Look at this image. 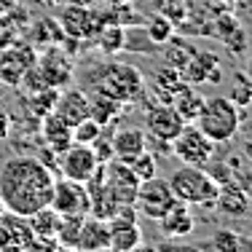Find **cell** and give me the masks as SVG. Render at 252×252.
Listing matches in <instances>:
<instances>
[{"mask_svg": "<svg viewBox=\"0 0 252 252\" xmlns=\"http://www.w3.org/2000/svg\"><path fill=\"white\" fill-rule=\"evenodd\" d=\"M158 231L164 233L166 239H183V236H190L196 231V218L190 212V204L185 201H172V207L161 215L158 220Z\"/></svg>", "mask_w": 252, "mask_h": 252, "instance_id": "5bb4252c", "label": "cell"}, {"mask_svg": "<svg viewBox=\"0 0 252 252\" xmlns=\"http://www.w3.org/2000/svg\"><path fill=\"white\" fill-rule=\"evenodd\" d=\"M35 62H38V51L32 49V43H14L11 49H3L0 51V81L19 86L22 75Z\"/></svg>", "mask_w": 252, "mask_h": 252, "instance_id": "8fae6325", "label": "cell"}, {"mask_svg": "<svg viewBox=\"0 0 252 252\" xmlns=\"http://www.w3.org/2000/svg\"><path fill=\"white\" fill-rule=\"evenodd\" d=\"M35 64H38L40 75L46 78V83H49L51 89H64L70 81H73V75H75L73 59L59 49V46L43 49V57H38Z\"/></svg>", "mask_w": 252, "mask_h": 252, "instance_id": "7c38bea8", "label": "cell"}, {"mask_svg": "<svg viewBox=\"0 0 252 252\" xmlns=\"http://www.w3.org/2000/svg\"><path fill=\"white\" fill-rule=\"evenodd\" d=\"M121 113H124V105L118 99L105 97V94H97V92H94V97H89V116H92L99 126L118 121Z\"/></svg>", "mask_w": 252, "mask_h": 252, "instance_id": "cb8c5ba5", "label": "cell"}, {"mask_svg": "<svg viewBox=\"0 0 252 252\" xmlns=\"http://www.w3.org/2000/svg\"><path fill=\"white\" fill-rule=\"evenodd\" d=\"M166 49H164V64L166 67H172V70H180L183 73L185 67H188V62H190V57H193V49L190 46H185V43H180V40H166Z\"/></svg>", "mask_w": 252, "mask_h": 252, "instance_id": "4316f807", "label": "cell"}, {"mask_svg": "<svg viewBox=\"0 0 252 252\" xmlns=\"http://www.w3.org/2000/svg\"><path fill=\"white\" fill-rule=\"evenodd\" d=\"M59 25H62L64 35L67 38H75V40H86V38H94L99 32V16L89 8H81V5H70V8L62 11L59 16Z\"/></svg>", "mask_w": 252, "mask_h": 252, "instance_id": "9a60e30c", "label": "cell"}, {"mask_svg": "<svg viewBox=\"0 0 252 252\" xmlns=\"http://www.w3.org/2000/svg\"><path fill=\"white\" fill-rule=\"evenodd\" d=\"M126 252H161L158 247H156V244H137V247H131V250H126Z\"/></svg>", "mask_w": 252, "mask_h": 252, "instance_id": "f35d334b", "label": "cell"}, {"mask_svg": "<svg viewBox=\"0 0 252 252\" xmlns=\"http://www.w3.org/2000/svg\"><path fill=\"white\" fill-rule=\"evenodd\" d=\"M183 126H185L183 116H180L169 102H156V105H151L145 113V129L156 142L169 145L180 131H183Z\"/></svg>", "mask_w": 252, "mask_h": 252, "instance_id": "30bf717a", "label": "cell"}, {"mask_svg": "<svg viewBox=\"0 0 252 252\" xmlns=\"http://www.w3.org/2000/svg\"><path fill=\"white\" fill-rule=\"evenodd\" d=\"M212 250L215 252H247V239L236 233L233 228H218L212 233Z\"/></svg>", "mask_w": 252, "mask_h": 252, "instance_id": "484cf974", "label": "cell"}, {"mask_svg": "<svg viewBox=\"0 0 252 252\" xmlns=\"http://www.w3.org/2000/svg\"><path fill=\"white\" fill-rule=\"evenodd\" d=\"M0 89H3V81H0Z\"/></svg>", "mask_w": 252, "mask_h": 252, "instance_id": "b9f144b4", "label": "cell"}, {"mask_svg": "<svg viewBox=\"0 0 252 252\" xmlns=\"http://www.w3.org/2000/svg\"><path fill=\"white\" fill-rule=\"evenodd\" d=\"M35 236L27 225V218L5 212L0 215V252H27L32 250Z\"/></svg>", "mask_w": 252, "mask_h": 252, "instance_id": "4fadbf2b", "label": "cell"}, {"mask_svg": "<svg viewBox=\"0 0 252 252\" xmlns=\"http://www.w3.org/2000/svg\"><path fill=\"white\" fill-rule=\"evenodd\" d=\"M183 78L185 83H190V86H196V83L207 81V83H220L223 81V67H220V59L215 57V54L209 51H196L193 57H190L188 67L183 70Z\"/></svg>", "mask_w": 252, "mask_h": 252, "instance_id": "e0dca14e", "label": "cell"}, {"mask_svg": "<svg viewBox=\"0 0 252 252\" xmlns=\"http://www.w3.org/2000/svg\"><path fill=\"white\" fill-rule=\"evenodd\" d=\"M172 201H175V193H172L169 183L161 180L158 175L151 177V180H142L140 188H137V196H134L137 212L151 218V220H158L161 215L172 207Z\"/></svg>", "mask_w": 252, "mask_h": 252, "instance_id": "52a82bcc", "label": "cell"}, {"mask_svg": "<svg viewBox=\"0 0 252 252\" xmlns=\"http://www.w3.org/2000/svg\"><path fill=\"white\" fill-rule=\"evenodd\" d=\"M54 113H57L62 121H67L70 126H75L78 121L89 118V94L81 92V89H67V92L57 94Z\"/></svg>", "mask_w": 252, "mask_h": 252, "instance_id": "ffe728a7", "label": "cell"}, {"mask_svg": "<svg viewBox=\"0 0 252 252\" xmlns=\"http://www.w3.org/2000/svg\"><path fill=\"white\" fill-rule=\"evenodd\" d=\"M19 38H22V25H19V8H16L11 14L0 16V51L19 43Z\"/></svg>", "mask_w": 252, "mask_h": 252, "instance_id": "f1b7e54d", "label": "cell"}, {"mask_svg": "<svg viewBox=\"0 0 252 252\" xmlns=\"http://www.w3.org/2000/svg\"><path fill=\"white\" fill-rule=\"evenodd\" d=\"M172 30H175V25H172V19H169V16L158 14V16H153V19L148 22V27H145V35L153 40L156 46H164L166 40L172 38Z\"/></svg>", "mask_w": 252, "mask_h": 252, "instance_id": "4dcf8cb0", "label": "cell"}, {"mask_svg": "<svg viewBox=\"0 0 252 252\" xmlns=\"http://www.w3.org/2000/svg\"><path fill=\"white\" fill-rule=\"evenodd\" d=\"M129 166H131V172L137 175V180H151L158 175V164H156V156L153 153H148V151H142L137 158H131L129 161Z\"/></svg>", "mask_w": 252, "mask_h": 252, "instance_id": "d6a6232c", "label": "cell"}, {"mask_svg": "<svg viewBox=\"0 0 252 252\" xmlns=\"http://www.w3.org/2000/svg\"><path fill=\"white\" fill-rule=\"evenodd\" d=\"M19 3H22V0H0V16L16 11V8H19Z\"/></svg>", "mask_w": 252, "mask_h": 252, "instance_id": "74e56055", "label": "cell"}, {"mask_svg": "<svg viewBox=\"0 0 252 252\" xmlns=\"http://www.w3.org/2000/svg\"><path fill=\"white\" fill-rule=\"evenodd\" d=\"M30 40L40 49H49V46H59L64 40V30L59 25V19L54 16H43L30 27Z\"/></svg>", "mask_w": 252, "mask_h": 252, "instance_id": "603a6c76", "label": "cell"}, {"mask_svg": "<svg viewBox=\"0 0 252 252\" xmlns=\"http://www.w3.org/2000/svg\"><path fill=\"white\" fill-rule=\"evenodd\" d=\"M92 151L97 153V158H99V164H107V161L113 158V145H110V137H97V140L92 142Z\"/></svg>", "mask_w": 252, "mask_h": 252, "instance_id": "e575fe53", "label": "cell"}, {"mask_svg": "<svg viewBox=\"0 0 252 252\" xmlns=\"http://www.w3.org/2000/svg\"><path fill=\"white\" fill-rule=\"evenodd\" d=\"M81 223L83 218L78 215H59V228H57V244L62 250H75V242H78V231H81Z\"/></svg>", "mask_w": 252, "mask_h": 252, "instance_id": "d4e9b609", "label": "cell"}, {"mask_svg": "<svg viewBox=\"0 0 252 252\" xmlns=\"http://www.w3.org/2000/svg\"><path fill=\"white\" fill-rule=\"evenodd\" d=\"M228 99H231L236 107L250 105V102H252V81H250L244 73H236V75H233V83H231V94H228Z\"/></svg>", "mask_w": 252, "mask_h": 252, "instance_id": "1f68e13d", "label": "cell"}, {"mask_svg": "<svg viewBox=\"0 0 252 252\" xmlns=\"http://www.w3.org/2000/svg\"><path fill=\"white\" fill-rule=\"evenodd\" d=\"M223 3H239V0H223Z\"/></svg>", "mask_w": 252, "mask_h": 252, "instance_id": "ab89813d", "label": "cell"}, {"mask_svg": "<svg viewBox=\"0 0 252 252\" xmlns=\"http://www.w3.org/2000/svg\"><path fill=\"white\" fill-rule=\"evenodd\" d=\"M40 121H43V124H40V137H43L46 148H49L54 156L73 145V126H70L67 121H62L54 110L46 113Z\"/></svg>", "mask_w": 252, "mask_h": 252, "instance_id": "d6986e66", "label": "cell"}, {"mask_svg": "<svg viewBox=\"0 0 252 252\" xmlns=\"http://www.w3.org/2000/svg\"><path fill=\"white\" fill-rule=\"evenodd\" d=\"M204 99H207V97H204L201 92H196V86H190V83H183V86H180L177 92L169 97V105L175 107L180 116H183L185 124H193L196 118H199V113H201Z\"/></svg>", "mask_w": 252, "mask_h": 252, "instance_id": "7402d4cb", "label": "cell"}, {"mask_svg": "<svg viewBox=\"0 0 252 252\" xmlns=\"http://www.w3.org/2000/svg\"><path fill=\"white\" fill-rule=\"evenodd\" d=\"M89 83H92V89L97 94L113 97V99L121 102V105L137 102L142 97V92H145V75L134 64H126V62L99 64L97 70H92Z\"/></svg>", "mask_w": 252, "mask_h": 252, "instance_id": "7a4b0ae2", "label": "cell"}, {"mask_svg": "<svg viewBox=\"0 0 252 252\" xmlns=\"http://www.w3.org/2000/svg\"><path fill=\"white\" fill-rule=\"evenodd\" d=\"M59 158V172L62 177L75 180V183H86L97 175L99 169V158L97 153L92 151V145H81V142H73L70 148H64L62 153H57Z\"/></svg>", "mask_w": 252, "mask_h": 252, "instance_id": "8992f818", "label": "cell"}, {"mask_svg": "<svg viewBox=\"0 0 252 252\" xmlns=\"http://www.w3.org/2000/svg\"><path fill=\"white\" fill-rule=\"evenodd\" d=\"M49 207L59 215H78V218H86L89 215V190L83 183L75 180H57L54 183V193H51V204Z\"/></svg>", "mask_w": 252, "mask_h": 252, "instance_id": "9c48e42d", "label": "cell"}, {"mask_svg": "<svg viewBox=\"0 0 252 252\" xmlns=\"http://www.w3.org/2000/svg\"><path fill=\"white\" fill-rule=\"evenodd\" d=\"M185 83V78H183V73L180 70H172V67H161L158 73H156V89L161 92V97H164V102H169V97L177 92L180 86Z\"/></svg>", "mask_w": 252, "mask_h": 252, "instance_id": "f546056e", "label": "cell"}, {"mask_svg": "<svg viewBox=\"0 0 252 252\" xmlns=\"http://www.w3.org/2000/svg\"><path fill=\"white\" fill-rule=\"evenodd\" d=\"M193 124L215 145H220V142H231L236 137L239 126H242V116H239V107L228 97H209L204 99L201 113Z\"/></svg>", "mask_w": 252, "mask_h": 252, "instance_id": "277c9868", "label": "cell"}, {"mask_svg": "<svg viewBox=\"0 0 252 252\" xmlns=\"http://www.w3.org/2000/svg\"><path fill=\"white\" fill-rule=\"evenodd\" d=\"M99 252H113V250H99Z\"/></svg>", "mask_w": 252, "mask_h": 252, "instance_id": "60d3db41", "label": "cell"}, {"mask_svg": "<svg viewBox=\"0 0 252 252\" xmlns=\"http://www.w3.org/2000/svg\"><path fill=\"white\" fill-rule=\"evenodd\" d=\"M236 185L244 190V196L252 201V169H244L242 175H239V180H236Z\"/></svg>", "mask_w": 252, "mask_h": 252, "instance_id": "d590c367", "label": "cell"}, {"mask_svg": "<svg viewBox=\"0 0 252 252\" xmlns=\"http://www.w3.org/2000/svg\"><path fill=\"white\" fill-rule=\"evenodd\" d=\"M158 250L161 252H204L199 247H193V244H161Z\"/></svg>", "mask_w": 252, "mask_h": 252, "instance_id": "8d00e7d4", "label": "cell"}, {"mask_svg": "<svg viewBox=\"0 0 252 252\" xmlns=\"http://www.w3.org/2000/svg\"><path fill=\"white\" fill-rule=\"evenodd\" d=\"M99 134H102V126L94 121L92 116L83 118V121H78L73 126V142H81V145H92Z\"/></svg>", "mask_w": 252, "mask_h": 252, "instance_id": "836d02e7", "label": "cell"}, {"mask_svg": "<svg viewBox=\"0 0 252 252\" xmlns=\"http://www.w3.org/2000/svg\"><path fill=\"white\" fill-rule=\"evenodd\" d=\"M110 145H113V158L129 164V161L137 158L142 151H148V137H145V131L137 129V126H126V129H118L116 134L110 137Z\"/></svg>", "mask_w": 252, "mask_h": 252, "instance_id": "ac0fdd59", "label": "cell"}, {"mask_svg": "<svg viewBox=\"0 0 252 252\" xmlns=\"http://www.w3.org/2000/svg\"><path fill=\"white\" fill-rule=\"evenodd\" d=\"M166 183H169L175 199L190 204V207H212L220 190V183L204 166H188V164L172 172V177Z\"/></svg>", "mask_w": 252, "mask_h": 252, "instance_id": "3957f363", "label": "cell"}, {"mask_svg": "<svg viewBox=\"0 0 252 252\" xmlns=\"http://www.w3.org/2000/svg\"><path fill=\"white\" fill-rule=\"evenodd\" d=\"M110 250V231H107V220L86 215L78 231V242L73 252H99Z\"/></svg>", "mask_w": 252, "mask_h": 252, "instance_id": "2e32d148", "label": "cell"}, {"mask_svg": "<svg viewBox=\"0 0 252 252\" xmlns=\"http://www.w3.org/2000/svg\"><path fill=\"white\" fill-rule=\"evenodd\" d=\"M212 207H218L228 218H244L250 212V199L244 196V190L236 183H220L218 199H215Z\"/></svg>", "mask_w": 252, "mask_h": 252, "instance_id": "44dd1931", "label": "cell"}, {"mask_svg": "<svg viewBox=\"0 0 252 252\" xmlns=\"http://www.w3.org/2000/svg\"><path fill=\"white\" fill-rule=\"evenodd\" d=\"M99 40V49L105 54H118L121 49H126V30L124 27H116V25H105L99 27V32L94 35Z\"/></svg>", "mask_w": 252, "mask_h": 252, "instance_id": "83f0119b", "label": "cell"}, {"mask_svg": "<svg viewBox=\"0 0 252 252\" xmlns=\"http://www.w3.org/2000/svg\"><path fill=\"white\" fill-rule=\"evenodd\" d=\"M54 172L35 156H11L0 169V204L3 212L30 218L49 207L54 193Z\"/></svg>", "mask_w": 252, "mask_h": 252, "instance_id": "6da1fadb", "label": "cell"}, {"mask_svg": "<svg viewBox=\"0 0 252 252\" xmlns=\"http://www.w3.org/2000/svg\"><path fill=\"white\" fill-rule=\"evenodd\" d=\"M102 183H105L107 193L118 204H134L140 180H137V175L131 172V166L126 161L110 158L107 164H102Z\"/></svg>", "mask_w": 252, "mask_h": 252, "instance_id": "ba28073f", "label": "cell"}, {"mask_svg": "<svg viewBox=\"0 0 252 252\" xmlns=\"http://www.w3.org/2000/svg\"><path fill=\"white\" fill-rule=\"evenodd\" d=\"M169 148H172V153H175V158H180V164L204 166V169H207L209 161L215 158V148L218 145H215L196 124H185L183 131L169 142Z\"/></svg>", "mask_w": 252, "mask_h": 252, "instance_id": "5b68a950", "label": "cell"}]
</instances>
